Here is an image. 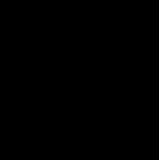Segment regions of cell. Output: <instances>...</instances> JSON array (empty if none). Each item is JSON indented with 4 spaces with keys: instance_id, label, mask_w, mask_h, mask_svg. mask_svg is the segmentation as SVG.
I'll list each match as a JSON object with an SVG mask.
<instances>
[]
</instances>
